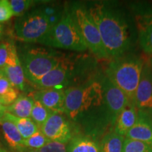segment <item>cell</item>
<instances>
[{
  "mask_svg": "<svg viewBox=\"0 0 152 152\" xmlns=\"http://www.w3.org/2000/svg\"><path fill=\"white\" fill-rule=\"evenodd\" d=\"M87 11L99 31L109 59L123 56L130 48V35L123 15L104 3H95Z\"/></svg>",
  "mask_w": 152,
  "mask_h": 152,
  "instance_id": "1",
  "label": "cell"
},
{
  "mask_svg": "<svg viewBox=\"0 0 152 152\" xmlns=\"http://www.w3.org/2000/svg\"><path fill=\"white\" fill-rule=\"evenodd\" d=\"M65 113L73 120L89 115H105L115 124L101 81L72 87L65 90Z\"/></svg>",
  "mask_w": 152,
  "mask_h": 152,
  "instance_id": "2",
  "label": "cell"
},
{
  "mask_svg": "<svg viewBox=\"0 0 152 152\" xmlns=\"http://www.w3.org/2000/svg\"><path fill=\"white\" fill-rule=\"evenodd\" d=\"M144 61L137 56H122L111 59L106 69V77L134 104ZM135 105V104H134Z\"/></svg>",
  "mask_w": 152,
  "mask_h": 152,
  "instance_id": "3",
  "label": "cell"
},
{
  "mask_svg": "<svg viewBox=\"0 0 152 152\" xmlns=\"http://www.w3.org/2000/svg\"><path fill=\"white\" fill-rule=\"evenodd\" d=\"M44 45L67 50L83 52L87 49L73 14L65 12L42 41Z\"/></svg>",
  "mask_w": 152,
  "mask_h": 152,
  "instance_id": "4",
  "label": "cell"
},
{
  "mask_svg": "<svg viewBox=\"0 0 152 152\" xmlns=\"http://www.w3.org/2000/svg\"><path fill=\"white\" fill-rule=\"evenodd\" d=\"M54 27L42 8L36 9L18 17L15 22V33L20 40L39 42Z\"/></svg>",
  "mask_w": 152,
  "mask_h": 152,
  "instance_id": "5",
  "label": "cell"
},
{
  "mask_svg": "<svg viewBox=\"0 0 152 152\" xmlns=\"http://www.w3.org/2000/svg\"><path fill=\"white\" fill-rule=\"evenodd\" d=\"M59 60L45 49H28L22 55L21 65L25 77L34 84L56 67Z\"/></svg>",
  "mask_w": 152,
  "mask_h": 152,
  "instance_id": "6",
  "label": "cell"
},
{
  "mask_svg": "<svg viewBox=\"0 0 152 152\" xmlns=\"http://www.w3.org/2000/svg\"><path fill=\"white\" fill-rule=\"evenodd\" d=\"M73 16L87 49L99 59H109L99 31L87 10L76 9Z\"/></svg>",
  "mask_w": 152,
  "mask_h": 152,
  "instance_id": "7",
  "label": "cell"
},
{
  "mask_svg": "<svg viewBox=\"0 0 152 152\" xmlns=\"http://www.w3.org/2000/svg\"><path fill=\"white\" fill-rule=\"evenodd\" d=\"M134 104L139 113L152 115V68L150 60L144 61L141 77L134 96Z\"/></svg>",
  "mask_w": 152,
  "mask_h": 152,
  "instance_id": "8",
  "label": "cell"
},
{
  "mask_svg": "<svg viewBox=\"0 0 152 152\" xmlns=\"http://www.w3.org/2000/svg\"><path fill=\"white\" fill-rule=\"evenodd\" d=\"M41 132L52 141L66 144L72 139L69 123L62 114L52 113L42 125Z\"/></svg>",
  "mask_w": 152,
  "mask_h": 152,
  "instance_id": "9",
  "label": "cell"
},
{
  "mask_svg": "<svg viewBox=\"0 0 152 152\" xmlns=\"http://www.w3.org/2000/svg\"><path fill=\"white\" fill-rule=\"evenodd\" d=\"M73 67L71 62L67 59L60 58L59 62L52 71L47 73L44 77L34 83L37 88L40 90L56 88L68 83L71 77Z\"/></svg>",
  "mask_w": 152,
  "mask_h": 152,
  "instance_id": "10",
  "label": "cell"
},
{
  "mask_svg": "<svg viewBox=\"0 0 152 152\" xmlns=\"http://www.w3.org/2000/svg\"><path fill=\"white\" fill-rule=\"evenodd\" d=\"M52 113H65V90L51 88L36 91L30 95Z\"/></svg>",
  "mask_w": 152,
  "mask_h": 152,
  "instance_id": "11",
  "label": "cell"
},
{
  "mask_svg": "<svg viewBox=\"0 0 152 152\" xmlns=\"http://www.w3.org/2000/svg\"><path fill=\"white\" fill-rule=\"evenodd\" d=\"M101 83L103 86L109 111L111 112L113 121L115 122L118 115L130 102V101L126 95L115 85H113L106 77V75L103 77Z\"/></svg>",
  "mask_w": 152,
  "mask_h": 152,
  "instance_id": "12",
  "label": "cell"
},
{
  "mask_svg": "<svg viewBox=\"0 0 152 152\" xmlns=\"http://www.w3.org/2000/svg\"><path fill=\"white\" fill-rule=\"evenodd\" d=\"M4 75L9 80L13 86L17 90L24 91L26 88V77L21 62L17 54L16 49L13 50L7 65L2 70Z\"/></svg>",
  "mask_w": 152,
  "mask_h": 152,
  "instance_id": "13",
  "label": "cell"
},
{
  "mask_svg": "<svg viewBox=\"0 0 152 152\" xmlns=\"http://www.w3.org/2000/svg\"><path fill=\"white\" fill-rule=\"evenodd\" d=\"M136 23L140 47L152 57V13L137 16Z\"/></svg>",
  "mask_w": 152,
  "mask_h": 152,
  "instance_id": "14",
  "label": "cell"
},
{
  "mask_svg": "<svg viewBox=\"0 0 152 152\" xmlns=\"http://www.w3.org/2000/svg\"><path fill=\"white\" fill-rule=\"evenodd\" d=\"M138 115V110L136 106L130 102L118 115L113 132L125 137L128 131L137 121Z\"/></svg>",
  "mask_w": 152,
  "mask_h": 152,
  "instance_id": "15",
  "label": "cell"
},
{
  "mask_svg": "<svg viewBox=\"0 0 152 152\" xmlns=\"http://www.w3.org/2000/svg\"><path fill=\"white\" fill-rule=\"evenodd\" d=\"M125 137L144 142L152 147V123L148 115L139 113L137 121Z\"/></svg>",
  "mask_w": 152,
  "mask_h": 152,
  "instance_id": "16",
  "label": "cell"
},
{
  "mask_svg": "<svg viewBox=\"0 0 152 152\" xmlns=\"http://www.w3.org/2000/svg\"><path fill=\"white\" fill-rule=\"evenodd\" d=\"M0 125L5 141L10 148L18 152L26 147L23 145V138L14 123L3 118Z\"/></svg>",
  "mask_w": 152,
  "mask_h": 152,
  "instance_id": "17",
  "label": "cell"
},
{
  "mask_svg": "<svg viewBox=\"0 0 152 152\" xmlns=\"http://www.w3.org/2000/svg\"><path fill=\"white\" fill-rule=\"evenodd\" d=\"M4 119L7 120L16 125L23 140L29 138L37 132L39 127L30 118H19L6 112Z\"/></svg>",
  "mask_w": 152,
  "mask_h": 152,
  "instance_id": "18",
  "label": "cell"
},
{
  "mask_svg": "<svg viewBox=\"0 0 152 152\" xmlns=\"http://www.w3.org/2000/svg\"><path fill=\"white\" fill-rule=\"evenodd\" d=\"M34 106V99L30 96L20 95L7 107V112L19 118H30Z\"/></svg>",
  "mask_w": 152,
  "mask_h": 152,
  "instance_id": "19",
  "label": "cell"
},
{
  "mask_svg": "<svg viewBox=\"0 0 152 152\" xmlns=\"http://www.w3.org/2000/svg\"><path fill=\"white\" fill-rule=\"evenodd\" d=\"M68 152H100L99 144L87 137H75L71 139Z\"/></svg>",
  "mask_w": 152,
  "mask_h": 152,
  "instance_id": "20",
  "label": "cell"
},
{
  "mask_svg": "<svg viewBox=\"0 0 152 152\" xmlns=\"http://www.w3.org/2000/svg\"><path fill=\"white\" fill-rule=\"evenodd\" d=\"M125 137L115 132L105 134L99 144L100 152H123Z\"/></svg>",
  "mask_w": 152,
  "mask_h": 152,
  "instance_id": "21",
  "label": "cell"
},
{
  "mask_svg": "<svg viewBox=\"0 0 152 152\" xmlns=\"http://www.w3.org/2000/svg\"><path fill=\"white\" fill-rule=\"evenodd\" d=\"M18 97L17 89L3 75L0 78V101L1 104L7 107L14 103Z\"/></svg>",
  "mask_w": 152,
  "mask_h": 152,
  "instance_id": "22",
  "label": "cell"
},
{
  "mask_svg": "<svg viewBox=\"0 0 152 152\" xmlns=\"http://www.w3.org/2000/svg\"><path fill=\"white\" fill-rule=\"evenodd\" d=\"M52 113V112L45 108L42 104L37 101L34 100V106L30 117L38 127L41 128Z\"/></svg>",
  "mask_w": 152,
  "mask_h": 152,
  "instance_id": "23",
  "label": "cell"
},
{
  "mask_svg": "<svg viewBox=\"0 0 152 152\" xmlns=\"http://www.w3.org/2000/svg\"><path fill=\"white\" fill-rule=\"evenodd\" d=\"M123 152H152V147L144 142L125 137Z\"/></svg>",
  "mask_w": 152,
  "mask_h": 152,
  "instance_id": "24",
  "label": "cell"
},
{
  "mask_svg": "<svg viewBox=\"0 0 152 152\" xmlns=\"http://www.w3.org/2000/svg\"><path fill=\"white\" fill-rule=\"evenodd\" d=\"M49 141L50 140L44 135L42 132L38 131L29 138L23 140V145L29 149L39 150Z\"/></svg>",
  "mask_w": 152,
  "mask_h": 152,
  "instance_id": "25",
  "label": "cell"
},
{
  "mask_svg": "<svg viewBox=\"0 0 152 152\" xmlns=\"http://www.w3.org/2000/svg\"><path fill=\"white\" fill-rule=\"evenodd\" d=\"M9 3L14 16L20 17L26 14L28 9L33 4L34 1L30 0H11Z\"/></svg>",
  "mask_w": 152,
  "mask_h": 152,
  "instance_id": "26",
  "label": "cell"
},
{
  "mask_svg": "<svg viewBox=\"0 0 152 152\" xmlns=\"http://www.w3.org/2000/svg\"><path fill=\"white\" fill-rule=\"evenodd\" d=\"M15 48L16 47L12 43L4 42L0 44V70H2L7 65L11 53Z\"/></svg>",
  "mask_w": 152,
  "mask_h": 152,
  "instance_id": "27",
  "label": "cell"
},
{
  "mask_svg": "<svg viewBox=\"0 0 152 152\" xmlns=\"http://www.w3.org/2000/svg\"><path fill=\"white\" fill-rule=\"evenodd\" d=\"M40 152H68L66 144L56 141H50L38 150Z\"/></svg>",
  "mask_w": 152,
  "mask_h": 152,
  "instance_id": "28",
  "label": "cell"
},
{
  "mask_svg": "<svg viewBox=\"0 0 152 152\" xmlns=\"http://www.w3.org/2000/svg\"><path fill=\"white\" fill-rule=\"evenodd\" d=\"M14 16L8 0H0V23L8 21Z\"/></svg>",
  "mask_w": 152,
  "mask_h": 152,
  "instance_id": "29",
  "label": "cell"
},
{
  "mask_svg": "<svg viewBox=\"0 0 152 152\" xmlns=\"http://www.w3.org/2000/svg\"><path fill=\"white\" fill-rule=\"evenodd\" d=\"M7 112V107L1 104V101H0V122L1 121V120L4 118V114Z\"/></svg>",
  "mask_w": 152,
  "mask_h": 152,
  "instance_id": "30",
  "label": "cell"
},
{
  "mask_svg": "<svg viewBox=\"0 0 152 152\" xmlns=\"http://www.w3.org/2000/svg\"><path fill=\"white\" fill-rule=\"evenodd\" d=\"M18 152H40V151H39L38 150H36V149H29V148H27V147H24L23 149L21 150V151H20Z\"/></svg>",
  "mask_w": 152,
  "mask_h": 152,
  "instance_id": "31",
  "label": "cell"
},
{
  "mask_svg": "<svg viewBox=\"0 0 152 152\" xmlns=\"http://www.w3.org/2000/svg\"><path fill=\"white\" fill-rule=\"evenodd\" d=\"M0 152H10V151H7V150H5L4 149H2V148L0 147Z\"/></svg>",
  "mask_w": 152,
  "mask_h": 152,
  "instance_id": "32",
  "label": "cell"
},
{
  "mask_svg": "<svg viewBox=\"0 0 152 152\" xmlns=\"http://www.w3.org/2000/svg\"><path fill=\"white\" fill-rule=\"evenodd\" d=\"M3 75H4V74H3V73H2V71H1V70H0V78H1V77H2Z\"/></svg>",
  "mask_w": 152,
  "mask_h": 152,
  "instance_id": "33",
  "label": "cell"
},
{
  "mask_svg": "<svg viewBox=\"0 0 152 152\" xmlns=\"http://www.w3.org/2000/svg\"><path fill=\"white\" fill-rule=\"evenodd\" d=\"M1 36H2V30H0V39H1Z\"/></svg>",
  "mask_w": 152,
  "mask_h": 152,
  "instance_id": "34",
  "label": "cell"
},
{
  "mask_svg": "<svg viewBox=\"0 0 152 152\" xmlns=\"http://www.w3.org/2000/svg\"><path fill=\"white\" fill-rule=\"evenodd\" d=\"M150 61H151V68H152V57L151 58V59H150Z\"/></svg>",
  "mask_w": 152,
  "mask_h": 152,
  "instance_id": "35",
  "label": "cell"
},
{
  "mask_svg": "<svg viewBox=\"0 0 152 152\" xmlns=\"http://www.w3.org/2000/svg\"><path fill=\"white\" fill-rule=\"evenodd\" d=\"M0 30H2V27H1V25H0Z\"/></svg>",
  "mask_w": 152,
  "mask_h": 152,
  "instance_id": "36",
  "label": "cell"
}]
</instances>
